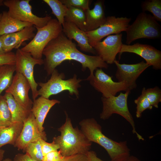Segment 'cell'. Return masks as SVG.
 Here are the masks:
<instances>
[{"label":"cell","mask_w":161,"mask_h":161,"mask_svg":"<svg viewBox=\"0 0 161 161\" xmlns=\"http://www.w3.org/2000/svg\"><path fill=\"white\" fill-rule=\"evenodd\" d=\"M43 55L44 68L48 75H51L56 67L66 60H74L81 64L83 71L87 68L90 74L86 80H89L94 76L97 69H108V64L98 56L87 55L79 51L76 45L68 39L62 32L50 41L44 49Z\"/></svg>","instance_id":"6da1fadb"},{"label":"cell","mask_w":161,"mask_h":161,"mask_svg":"<svg viewBox=\"0 0 161 161\" xmlns=\"http://www.w3.org/2000/svg\"><path fill=\"white\" fill-rule=\"evenodd\" d=\"M79 124L80 130L89 141L98 144L105 149L111 161H124L130 155L127 141L118 142L107 137L94 118L84 119Z\"/></svg>","instance_id":"7a4b0ae2"},{"label":"cell","mask_w":161,"mask_h":161,"mask_svg":"<svg viewBox=\"0 0 161 161\" xmlns=\"http://www.w3.org/2000/svg\"><path fill=\"white\" fill-rule=\"evenodd\" d=\"M65 123L58 129L59 136L53 138V141L59 147V151L64 157L78 154L86 155L90 150L92 142L77 127L74 128L71 119L65 112Z\"/></svg>","instance_id":"3957f363"},{"label":"cell","mask_w":161,"mask_h":161,"mask_svg":"<svg viewBox=\"0 0 161 161\" xmlns=\"http://www.w3.org/2000/svg\"><path fill=\"white\" fill-rule=\"evenodd\" d=\"M126 44L140 38L160 39L161 26L153 16L145 12L139 13L134 22L129 25L126 31Z\"/></svg>","instance_id":"277c9868"},{"label":"cell","mask_w":161,"mask_h":161,"mask_svg":"<svg viewBox=\"0 0 161 161\" xmlns=\"http://www.w3.org/2000/svg\"><path fill=\"white\" fill-rule=\"evenodd\" d=\"M51 75L50 78L47 82L38 83L41 87L38 90V95L49 99L51 95L67 91L70 95H75L77 98H78V89L81 87L80 83L82 80L78 79L76 74H74L72 78L64 80V73H59L55 69Z\"/></svg>","instance_id":"5b68a950"},{"label":"cell","mask_w":161,"mask_h":161,"mask_svg":"<svg viewBox=\"0 0 161 161\" xmlns=\"http://www.w3.org/2000/svg\"><path fill=\"white\" fill-rule=\"evenodd\" d=\"M37 32L30 42L21 49L34 58L42 59L43 51L47 44L62 32V26L57 19L52 18L44 27H35Z\"/></svg>","instance_id":"8992f818"},{"label":"cell","mask_w":161,"mask_h":161,"mask_svg":"<svg viewBox=\"0 0 161 161\" xmlns=\"http://www.w3.org/2000/svg\"><path fill=\"white\" fill-rule=\"evenodd\" d=\"M130 92V91L127 90L124 93L120 92L117 96H111L106 97L102 96L101 100L103 108L100 117L101 119L105 120L108 119L113 114L120 115L130 124L133 134L136 135L139 140H144V139L136 130L133 118L128 108L127 99Z\"/></svg>","instance_id":"52a82bcc"},{"label":"cell","mask_w":161,"mask_h":161,"mask_svg":"<svg viewBox=\"0 0 161 161\" xmlns=\"http://www.w3.org/2000/svg\"><path fill=\"white\" fill-rule=\"evenodd\" d=\"M30 0H4V5L8 8V12L12 17L21 21L32 24L35 27H42L52 18L49 16L41 17L34 14Z\"/></svg>","instance_id":"ba28073f"},{"label":"cell","mask_w":161,"mask_h":161,"mask_svg":"<svg viewBox=\"0 0 161 161\" xmlns=\"http://www.w3.org/2000/svg\"><path fill=\"white\" fill-rule=\"evenodd\" d=\"M131 20V18L126 17H107L105 23L99 28L93 31L85 32L89 44L92 47L95 43L100 41L106 36L126 31Z\"/></svg>","instance_id":"9c48e42d"},{"label":"cell","mask_w":161,"mask_h":161,"mask_svg":"<svg viewBox=\"0 0 161 161\" xmlns=\"http://www.w3.org/2000/svg\"><path fill=\"white\" fill-rule=\"evenodd\" d=\"M16 72L22 75L27 80L31 87L33 100L38 97V84L34 79L33 72L35 65L44 64V60L33 58L29 53L24 52L21 49H17L15 53Z\"/></svg>","instance_id":"30bf717a"},{"label":"cell","mask_w":161,"mask_h":161,"mask_svg":"<svg viewBox=\"0 0 161 161\" xmlns=\"http://www.w3.org/2000/svg\"><path fill=\"white\" fill-rule=\"evenodd\" d=\"M112 77L106 74L102 69L97 68L94 77L89 81L95 89L101 93L102 96L106 97L115 96L121 91L129 90L126 82H114Z\"/></svg>","instance_id":"8fae6325"},{"label":"cell","mask_w":161,"mask_h":161,"mask_svg":"<svg viewBox=\"0 0 161 161\" xmlns=\"http://www.w3.org/2000/svg\"><path fill=\"white\" fill-rule=\"evenodd\" d=\"M122 35V33L109 35L103 41L94 44L92 47L95 50L97 55L107 64H113L123 44Z\"/></svg>","instance_id":"7c38bea8"},{"label":"cell","mask_w":161,"mask_h":161,"mask_svg":"<svg viewBox=\"0 0 161 161\" xmlns=\"http://www.w3.org/2000/svg\"><path fill=\"white\" fill-rule=\"evenodd\" d=\"M125 52L133 53L140 56L154 69H161V51L151 45L139 43L131 45L123 44L119 57Z\"/></svg>","instance_id":"4fadbf2b"},{"label":"cell","mask_w":161,"mask_h":161,"mask_svg":"<svg viewBox=\"0 0 161 161\" xmlns=\"http://www.w3.org/2000/svg\"><path fill=\"white\" fill-rule=\"evenodd\" d=\"M30 85L21 74L16 72L10 86L5 90L11 94L15 100L26 109L31 111L33 102L29 96Z\"/></svg>","instance_id":"5bb4252c"},{"label":"cell","mask_w":161,"mask_h":161,"mask_svg":"<svg viewBox=\"0 0 161 161\" xmlns=\"http://www.w3.org/2000/svg\"><path fill=\"white\" fill-rule=\"evenodd\" d=\"M40 139L46 141V134L44 131L41 132L39 130L31 112L23 122L22 129L14 146L18 150L24 151L29 144Z\"/></svg>","instance_id":"9a60e30c"},{"label":"cell","mask_w":161,"mask_h":161,"mask_svg":"<svg viewBox=\"0 0 161 161\" xmlns=\"http://www.w3.org/2000/svg\"><path fill=\"white\" fill-rule=\"evenodd\" d=\"M114 63L117 69L115 77L118 82L125 81L130 91L137 86L136 81L140 75L150 66L144 61L134 64H121L116 60Z\"/></svg>","instance_id":"2e32d148"},{"label":"cell","mask_w":161,"mask_h":161,"mask_svg":"<svg viewBox=\"0 0 161 161\" xmlns=\"http://www.w3.org/2000/svg\"><path fill=\"white\" fill-rule=\"evenodd\" d=\"M36 29L32 25L14 33L0 36L4 52H9L14 49H18L24 41L32 40L35 35L34 32Z\"/></svg>","instance_id":"e0dca14e"},{"label":"cell","mask_w":161,"mask_h":161,"mask_svg":"<svg viewBox=\"0 0 161 161\" xmlns=\"http://www.w3.org/2000/svg\"><path fill=\"white\" fill-rule=\"evenodd\" d=\"M62 26V31L65 36L71 40H75L81 51L96 55L94 49L89 44L85 32L70 22L64 21Z\"/></svg>","instance_id":"ac0fdd59"},{"label":"cell","mask_w":161,"mask_h":161,"mask_svg":"<svg viewBox=\"0 0 161 161\" xmlns=\"http://www.w3.org/2000/svg\"><path fill=\"white\" fill-rule=\"evenodd\" d=\"M60 101L56 99L49 100L42 96L33 102L31 112L35 117L38 129L44 131L43 126L45 119L50 110L55 104Z\"/></svg>","instance_id":"d6986e66"},{"label":"cell","mask_w":161,"mask_h":161,"mask_svg":"<svg viewBox=\"0 0 161 161\" xmlns=\"http://www.w3.org/2000/svg\"><path fill=\"white\" fill-rule=\"evenodd\" d=\"M104 1L97 0L94 3V8L84 11L86 16L85 32H89L97 29L105 22Z\"/></svg>","instance_id":"ffe728a7"},{"label":"cell","mask_w":161,"mask_h":161,"mask_svg":"<svg viewBox=\"0 0 161 161\" xmlns=\"http://www.w3.org/2000/svg\"><path fill=\"white\" fill-rule=\"evenodd\" d=\"M32 25L30 23L22 22L11 17L8 12L4 11L0 20V36L14 33Z\"/></svg>","instance_id":"44dd1931"},{"label":"cell","mask_w":161,"mask_h":161,"mask_svg":"<svg viewBox=\"0 0 161 161\" xmlns=\"http://www.w3.org/2000/svg\"><path fill=\"white\" fill-rule=\"evenodd\" d=\"M3 96L11 114L12 123H23L31 113V111L21 106L10 93L5 92Z\"/></svg>","instance_id":"7402d4cb"},{"label":"cell","mask_w":161,"mask_h":161,"mask_svg":"<svg viewBox=\"0 0 161 161\" xmlns=\"http://www.w3.org/2000/svg\"><path fill=\"white\" fill-rule=\"evenodd\" d=\"M23 126L22 123H15L8 126L0 128V149L7 144L14 145Z\"/></svg>","instance_id":"603a6c76"},{"label":"cell","mask_w":161,"mask_h":161,"mask_svg":"<svg viewBox=\"0 0 161 161\" xmlns=\"http://www.w3.org/2000/svg\"><path fill=\"white\" fill-rule=\"evenodd\" d=\"M64 20L74 24L85 32L86 16L84 11L82 9L73 7H68Z\"/></svg>","instance_id":"cb8c5ba5"},{"label":"cell","mask_w":161,"mask_h":161,"mask_svg":"<svg viewBox=\"0 0 161 161\" xmlns=\"http://www.w3.org/2000/svg\"><path fill=\"white\" fill-rule=\"evenodd\" d=\"M15 71V64L0 66V96L10 85Z\"/></svg>","instance_id":"d4e9b609"},{"label":"cell","mask_w":161,"mask_h":161,"mask_svg":"<svg viewBox=\"0 0 161 161\" xmlns=\"http://www.w3.org/2000/svg\"><path fill=\"white\" fill-rule=\"evenodd\" d=\"M52 10V13L56 17L59 23L62 25L64 21L68 8L59 0H43Z\"/></svg>","instance_id":"484cf974"},{"label":"cell","mask_w":161,"mask_h":161,"mask_svg":"<svg viewBox=\"0 0 161 161\" xmlns=\"http://www.w3.org/2000/svg\"><path fill=\"white\" fill-rule=\"evenodd\" d=\"M142 12L151 13L157 21L161 22V0H146L141 5Z\"/></svg>","instance_id":"4316f807"},{"label":"cell","mask_w":161,"mask_h":161,"mask_svg":"<svg viewBox=\"0 0 161 161\" xmlns=\"http://www.w3.org/2000/svg\"><path fill=\"white\" fill-rule=\"evenodd\" d=\"M13 123L11 114L3 96H0V128L8 126Z\"/></svg>","instance_id":"83f0119b"},{"label":"cell","mask_w":161,"mask_h":161,"mask_svg":"<svg viewBox=\"0 0 161 161\" xmlns=\"http://www.w3.org/2000/svg\"><path fill=\"white\" fill-rule=\"evenodd\" d=\"M142 91L144 93L146 97L153 107L158 108V104L161 102V90L157 86L153 88L146 89L143 88Z\"/></svg>","instance_id":"f1b7e54d"},{"label":"cell","mask_w":161,"mask_h":161,"mask_svg":"<svg viewBox=\"0 0 161 161\" xmlns=\"http://www.w3.org/2000/svg\"><path fill=\"white\" fill-rule=\"evenodd\" d=\"M40 140L29 144L24 151L32 158L37 161H42L43 157Z\"/></svg>","instance_id":"f546056e"},{"label":"cell","mask_w":161,"mask_h":161,"mask_svg":"<svg viewBox=\"0 0 161 161\" xmlns=\"http://www.w3.org/2000/svg\"><path fill=\"white\" fill-rule=\"evenodd\" d=\"M134 102L137 105L136 115L138 118L141 117L145 110H151L153 107L142 91L141 95L134 100Z\"/></svg>","instance_id":"4dcf8cb0"},{"label":"cell","mask_w":161,"mask_h":161,"mask_svg":"<svg viewBox=\"0 0 161 161\" xmlns=\"http://www.w3.org/2000/svg\"><path fill=\"white\" fill-rule=\"evenodd\" d=\"M67 8L69 7L80 8L85 11L89 8L90 1L89 0H60Z\"/></svg>","instance_id":"1f68e13d"},{"label":"cell","mask_w":161,"mask_h":161,"mask_svg":"<svg viewBox=\"0 0 161 161\" xmlns=\"http://www.w3.org/2000/svg\"><path fill=\"white\" fill-rule=\"evenodd\" d=\"M40 141L43 156L49 153L59 149L58 145L53 141L51 143H48L42 139H40Z\"/></svg>","instance_id":"d6a6232c"},{"label":"cell","mask_w":161,"mask_h":161,"mask_svg":"<svg viewBox=\"0 0 161 161\" xmlns=\"http://www.w3.org/2000/svg\"><path fill=\"white\" fill-rule=\"evenodd\" d=\"M15 53L11 52L0 55V66L15 64Z\"/></svg>","instance_id":"836d02e7"},{"label":"cell","mask_w":161,"mask_h":161,"mask_svg":"<svg viewBox=\"0 0 161 161\" xmlns=\"http://www.w3.org/2000/svg\"><path fill=\"white\" fill-rule=\"evenodd\" d=\"M65 157L59 151L56 150L49 153L44 156L42 161H63Z\"/></svg>","instance_id":"e575fe53"},{"label":"cell","mask_w":161,"mask_h":161,"mask_svg":"<svg viewBox=\"0 0 161 161\" xmlns=\"http://www.w3.org/2000/svg\"><path fill=\"white\" fill-rule=\"evenodd\" d=\"M63 161H89L86 155L78 154L65 157Z\"/></svg>","instance_id":"d590c367"},{"label":"cell","mask_w":161,"mask_h":161,"mask_svg":"<svg viewBox=\"0 0 161 161\" xmlns=\"http://www.w3.org/2000/svg\"><path fill=\"white\" fill-rule=\"evenodd\" d=\"M12 161H37L31 157L27 154L18 153L15 155Z\"/></svg>","instance_id":"8d00e7d4"},{"label":"cell","mask_w":161,"mask_h":161,"mask_svg":"<svg viewBox=\"0 0 161 161\" xmlns=\"http://www.w3.org/2000/svg\"><path fill=\"white\" fill-rule=\"evenodd\" d=\"M86 155L89 161H104L98 157L96 153L94 151L90 150Z\"/></svg>","instance_id":"74e56055"},{"label":"cell","mask_w":161,"mask_h":161,"mask_svg":"<svg viewBox=\"0 0 161 161\" xmlns=\"http://www.w3.org/2000/svg\"><path fill=\"white\" fill-rule=\"evenodd\" d=\"M124 161H141L137 157L130 155L126 160Z\"/></svg>","instance_id":"f35d334b"},{"label":"cell","mask_w":161,"mask_h":161,"mask_svg":"<svg viewBox=\"0 0 161 161\" xmlns=\"http://www.w3.org/2000/svg\"><path fill=\"white\" fill-rule=\"evenodd\" d=\"M6 53L3 49L2 41L0 36V55Z\"/></svg>","instance_id":"ab89813d"},{"label":"cell","mask_w":161,"mask_h":161,"mask_svg":"<svg viewBox=\"0 0 161 161\" xmlns=\"http://www.w3.org/2000/svg\"><path fill=\"white\" fill-rule=\"evenodd\" d=\"M4 150L2 149H0V161H1L4 159Z\"/></svg>","instance_id":"60d3db41"},{"label":"cell","mask_w":161,"mask_h":161,"mask_svg":"<svg viewBox=\"0 0 161 161\" xmlns=\"http://www.w3.org/2000/svg\"><path fill=\"white\" fill-rule=\"evenodd\" d=\"M1 161H12V160L10 158H6L4 159H3Z\"/></svg>","instance_id":"b9f144b4"},{"label":"cell","mask_w":161,"mask_h":161,"mask_svg":"<svg viewBox=\"0 0 161 161\" xmlns=\"http://www.w3.org/2000/svg\"><path fill=\"white\" fill-rule=\"evenodd\" d=\"M4 0H0V7L4 5L3 2Z\"/></svg>","instance_id":"7bdbcfd3"},{"label":"cell","mask_w":161,"mask_h":161,"mask_svg":"<svg viewBox=\"0 0 161 161\" xmlns=\"http://www.w3.org/2000/svg\"><path fill=\"white\" fill-rule=\"evenodd\" d=\"M2 15V13H0V20L1 18Z\"/></svg>","instance_id":"ee69618b"}]
</instances>
